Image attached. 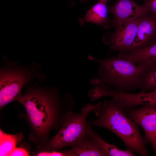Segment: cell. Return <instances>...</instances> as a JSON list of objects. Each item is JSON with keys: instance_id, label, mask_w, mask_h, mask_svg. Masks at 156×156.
<instances>
[{"instance_id": "cell-16", "label": "cell", "mask_w": 156, "mask_h": 156, "mask_svg": "<svg viewBox=\"0 0 156 156\" xmlns=\"http://www.w3.org/2000/svg\"><path fill=\"white\" fill-rule=\"evenodd\" d=\"M141 83L138 88L140 92H145L156 89V67L144 72L141 77Z\"/></svg>"}, {"instance_id": "cell-14", "label": "cell", "mask_w": 156, "mask_h": 156, "mask_svg": "<svg viewBox=\"0 0 156 156\" xmlns=\"http://www.w3.org/2000/svg\"><path fill=\"white\" fill-rule=\"evenodd\" d=\"M22 138L21 134H8L3 133L0 130V156H10L15 148L17 144Z\"/></svg>"}, {"instance_id": "cell-7", "label": "cell", "mask_w": 156, "mask_h": 156, "mask_svg": "<svg viewBox=\"0 0 156 156\" xmlns=\"http://www.w3.org/2000/svg\"><path fill=\"white\" fill-rule=\"evenodd\" d=\"M140 18L127 21L116 26L108 43L110 47L108 56L113 51L127 53L135 40Z\"/></svg>"}, {"instance_id": "cell-12", "label": "cell", "mask_w": 156, "mask_h": 156, "mask_svg": "<svg viewBox=\"0 0 156 156\" xmlns=\"http://www.w3.org/2000/svg\"><path fill=\"white\" fill-rule=\"evenodd\" d=\"M109 12L106 3L99 0L87 12L83 22L94 23L107 28L112 25V20L107 17Z\"/></svg>"}, {"instance_id": "cell-4", "label": "cell", "mask_w": 156, "mask_h": 156, "mask_svg": "<svg viewBox=\"0 0 156 156\" xmlns=\"http://www.w3.org/2000/svg\"><path fill=\"white\" fill-rule=\"evenodd\" d=\"M94 106L91 103L86 104L78 113L70 111L60 129L49 142L48 148L55 151L66 147H72L88 136L87 118Z\"/></svg>"}, {"instance_id": "cell-20", "label": "cell", "mask_w": 156, "mask_h": 156, "mask_svg": "<svg viewBox=\"0 0 156 156\" xmlns=\"http://www.w3.org/2000/svg\"><path fill=\"white\" fill-rule=\"evenodd\" d=\"M90 83L94 86L100 85V83L99 77H96L91 79Z\"/></svg>"}, {"instance_id": "cell-22", "label": "cell", "mask_w": 156, "mask_h": 156, "mask_svg": "<svg viewBox=\"0 0 156 156\" xmlns=\"http://www.w3.org/2000/svg\"><path fill=\"white\" fill-rule=\"evenodd\" d=\"M144 0V1H145V0Z\"/></svg>"}, {"instance_id": "cell-11", "label": "cell", "mask_w": 156, "mask_h": 156, "mask_svg": "<svg viewBox=\"0 0 156 156\" xmlns=\"http://www.w3.org/2000/svg\"><path fill=\"white\" fill-rule=\"evenodd\" d=\"M61 153L62 156H105L90 135L88 136L72 147L70 149Z\"/></svg>"}, {"instance_id": "cell-9", "label": "cell", "mask_w": 156, "mask_h": 156, "mask_svg": "<svg viewBox=\"0 0 156 156\" xmlns=\"http://www.w3.org/2000/svg\"><path fill=\"white\" fill-rule=\"evenodd\" d=\"M155 42L156 17L148 13L140 18L135 38L131 47L127 53L137 52Z\"/></svg>"}, {"instance_id": "cell-3", "label": "cell", "mask_w": 156, "mask_h": 156, "mask_svg": "<svg viewBox=\"0 0 156 156\" xmlns=\"http://www.w3.org/2000/svg\"><path fill=\"white\" fill-rule=\"evenodd\" d=\"M89 59L99 65L98 70L100 85L114 87L112 90L126 92L138 88L141 77L145 72L142 68L124 59L107 57L103 60L89 55Z\"/></svg>"}, {"instance_id": "cell-5", "label": "cell", "mask_w": 156, "mask_h": 156, "mask_svg": "<svg viewBox=\"0 0 156 156\" xmlns=\"http://www.w3.org/2000/svg\"><path fill=\"white\" fill-rule=\"evenodd\" d=\"M0 69V106L1 108L18 98L24 86L35 77L37 66L27 68L20 66L15 62L6 61Z\"/></svg>"}, {"instance_id": "cell-1", "label": "cell", "mask_w": 156, "mask_h": 156, "mask_svg": "<svg viewBox=\"0 0 156 156\" xmlns=\"http://www.w3.org/2000/svg\"><path fill=\"white\" fill-rule=\"evenodd\" d=\"M17 101L24 107L33 126L40 134L46 133L52 127L62 125L67 113L72 110L74 101L69 94L63 98L57 88L45 92L35 87Z\"/></svg>"}, {"instance_id": "cell-18", "label": "cell", "mask_w": 156, "mask_h": 156, "mask_svg": "<svg viewBox=\"0 0 156 156\" xmlns=\"http://www.w3.org/2000/svg\"><path fill=\"white\" fill-rule=\"evenodd\" d=\"M28 154L25 149L20 148H15L10 154V156H28Z\"/></svg>"}, {"instance_id": "cell-8", "label": "cell", "mask_w": 156, "mask_h": 156, "mask_svg": "<svg viewBox=\"0 0 156 156\" xmlns=\"http://www.w3.org/2000/svg\"><path fill=\"white\" fill-rule=\"evenodd\" d=\"M108 10L113 16L112 25L115 27L142 17L149 12L145 5H140L134 0H117L114 5L108 7Z\"/></svg>"}, {"instance_id": "cell-2", "label": "cell", "mask_w": 156, "mask_h": 156, "mask_svg": "<svg viewBox=\"0 0 156 156\" xmlns=\"http://www.w3.org/2000/svg\"><path fill=\"white\" fill-rule=\"evenodd\" d=\"M92 111L97 118L89 121L91 127L107 129L121 139L127 149L141 156L148 155L146 146L148 142L140 133L138 125L126 115L116 100L112 98L99 102L94 105Z\"/></svg>"}, {"instance_id": "cell-21", "label": "cell", "mask_w": 156, "mask_h": 156, "mask_svg": "<svg viewBox=\"0 0 156 156\" xmlns=\"http://www.w3.org/2000/svg\"><path fill=\"white\" fill-rule=\"evenodd\" d=\"M99 0L106 3L109 0Z\"/></svg>"}, {"instance_id": "cell-19", "label": "cell", "mask_w": 156, "mask_h": 156, "mask_svg": "<svg viewBox=\"0 0 156 156\" xmlns=\"http://www.w3.org/2000/svg\"><path fill=\"white\" fill-rule=\"evenodd\" d=\"M38 155L40 156H62L61 152H57L55 151L51 152H42L39 153Z\"/></svg>"}, {"instance_id": "cell-17", "label": "cell", "mask_w": 156, "mask_h": 156, "mask_svg": "<svg viewBox=\"0 0 156 156\" xmlns=\"http://www.w3.org/2000/svg\"><path fill=\"white\" fill-rule=\"evenodd\" d=\"M144 4L149 12L156 17V0H145Z\"/></svg>"}, {"instance_id": "cell-6", "label": "cell", "mask_w": 156, "mask_h": 156, "mask_svg": "<svg viewBox=\"0 0 156 156\" xmlns=\"http://www.w3.org/2000/svg\"><path fill=\"white\" fill-rule=\"evenodd\" d=\"M124 110L128 117L142 128L145 138L151 144L156 155V104H145L140 107Z\"/></svg>"}, {"instance_id": "cell-13", "label": "cell", "mask_w": 156, "mask_h": 156, "mask_svg": "<svg viewBox=\"0 0 156 156\" xmlns=\"http://www.w3.org/2000/svg\"><path fill=\"white\" fill-rule=\"evenodd\" d=\"M87 130L88 133L94 139L105 156H135L134 153L129 149H127L125 150H120L115 145L109 144L105 141L98 134L92 130L89 121Z\"/></svg>"}, {"instance_id": "cell-15", "label": "cell", "mask_w": 156, "mask_h": 156, "mask_svg": "<svg viewBox=\"0 0 156 156\" xmlns=\"http://www.w3.org/2000/svg\"><path fill=\"white\" fill-rule=\"evenodd\" d=\"M128 99L130 105L133 107L145 104H156V89L150 92L131 93Z\"/></svg>"}, {"instance_id": "cell-10", "label": "cell", "mask_w": 156, "mask_h": 156, "mask_svg": "<svg viewBox=\"0 0 156 156\" xmlns=\"http://www.w3.org/2000/svg\"><path fill=\"white\" fill-rule=\"evenodd\" d=\"M118 57L135 64L145 72L149 70L156 67V42L135 53L120 52Z\"/></svg>"}]
</instances>
